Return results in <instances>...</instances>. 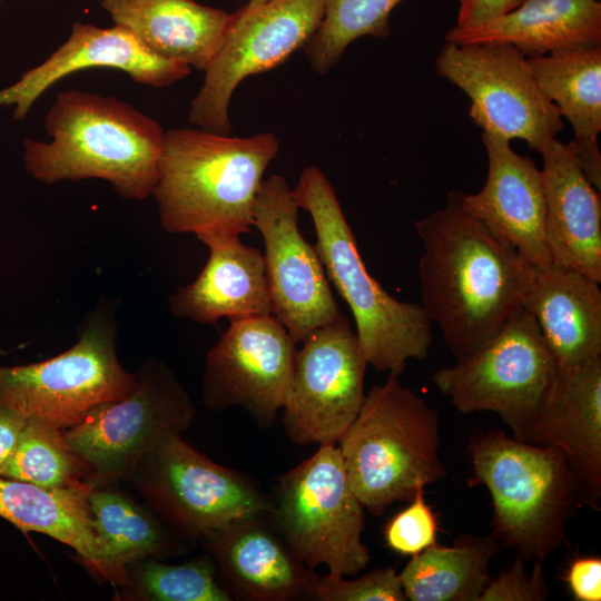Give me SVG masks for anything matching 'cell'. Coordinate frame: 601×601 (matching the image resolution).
<instances>
[{
    "instance_id": "6da1fadb",
    "label": "cell",
    "mask_w": 601,
    "mask_h": 601,
    "mask_svg": "<svg viewBox=\"0 0 601 601\" xmlns=\"http://www.w3.org/2000/svg\"><path fill=\"white\" fill-rule=\"evenodd\" d=\"M422 307L456 361L493 337L519 309L532 266L462 206L460 191L415 221Z\"/></svg>"
},
{
    "instance_id": "7a4b0ae2",
    "label": "cell",
    "mask_w": 601,
    "mask_h": 601,
    "mask_svg": "<svg viewBox=\"0 0 601 601\" xmlns=\"http://www.w3.org/2000/svg\"><path fill=\"white\" fill-rule=\"evenodd\" d=\"M49 142L23 140V162L45 184L99 178L126 199L152 195L165 130L114 96L65 90L45 117Z\"/></svg>"
},
{
    "instance_id": "3957f363",
    "label": "cell",
    "mask_w": 601,
    "mask_h": 601,
    "mask_svg": "<svg viewBox=\"0 0 601 601\" xmlns=\"http://www.w3.org/2000/svg\"><path fill=\"white\" fill-rule=\"evenodd\" d=\"M278 148L272 132L230 137L201 128L165 131L152 191L161 228L197 238L249 233L256 195Z\"/></svg>"
},
{
    "instance_id": "277c9868",
    "label": "cell",
    "mask_w": 601,
    "mask_h": 601,
    "mask_svg": "<svg viewBox=\"0 0 601 601\" xmlns=\"http://www.w3.org/2000/svg\"><path fill=\"white\" fill-rule=\"evenodd\" d=\"M292 195L312 217L315 248L329 283L351 308L367 364L400 376L410 358L425 359L433 323L421 304L394 298L367 272L326 175L318 167H306Z\"/></svg>"
},
{
    "instance_id": "5b68a950",
    "label": "cell",
    "mask_w": 601,
    "mask_h": 601,
    "mask_svg": "<svg viewBox=\"0 0 601 601\" xmlns=\"http://www.w3.org/2000/svg\"><path fill=\"white\" fill-rule=\"evenodd\" d=\"M474 481L487 489L500 546L543 561L564 542V528L583 504L578 480L555 447L526 443L503 431L480 432L467 444Z\"/></svg>"
},
{
    "instance_id": "8992f818",
    "label": "cell",
    "mask_w": 601,
    "mask_h": 601,
    "mask_svg": "<svg viewBox=\"0 0 601 601\" xmlns=\"http://www.w3.org/2000/svg\"><path fill=\"white\" fill-rule=\"evenodd\" d=\"M337 445L356 496L373 515L446 475L437 411L394 374L366 393Z\"/></svg>"
},
{
    "instance_id": "52a82bcc",
    "label": "cell",
    "mask_w": 601,
    "mask_h": 601,
    "mask_svg": "<svg viewBox=\"0 0 601 601\" xmlns=\"http://www.w3.org/2000/svg\"><path fill=\"white\" fill-rule=\"evenodd\" d=\"M268 521L300 562L315 571L354 577L371 560L362 540L364 506L356 496L338 445H323L277 477Z\"/></svg>"
},
{
    "instance_id": "ba28073f",
    "label": "cell",
    "mask_w": 601,
    "mask_h": 601,
    "mask_svg": "<svg viewBox=\"0 0 601 601\" xmlns=\"http://www.w3.org/2000/svg\"><path fill=\"white\" fill-rule=\"evenodd\" d=\"M115 308L100 302L83 319L78 342L47 361L0 366V405L67 430L96 405L126 397L136 385L116 353Z\"/></svg>"
},
{
    "instance_id": "9c48e42d",
    "label": "cell",
    "mask_w": 601,
    "mask_h": 601,
    "mask_svg": "<svg viewBox=\"0 0 601 601\" xmlns=\"http://www.w3.org/2000/svg\"><path fill=\"white\" fill-rule=\"evenodd\" d=\"M126 479L187 543L235 520L267 513L272 505L270 494L253 477L214 462L178 433L147 451Z\"/></svg>"
},
{
    "instance_id": "30bf717a",
    "label": "cell",
    "mask_w": 601,
    "mask_h": 601,
    "mask_svg": "<svg viewBox=\"0 0 601 601\" xmlns=\"http://www.w3.org/2000/svg\"><path fill=\"white\" fill-rule=\"evenodd\" d=\"M558 372L534 318L522 307L470 356L435 371L433 382L460 413L494 412L521 440Z\"/></svg>"
},
{
    "instance_id": "8fae6325",
    "label": "cell",
    "mask_w": 601,
    "mask_h": 601,
    "mask_svg": "<svg viewBox=\"0 0 601 601\" xmlns=\"http://www.w3.org/2000/svg\"><path fill=\"white\" fill-rule=\"evenodd\" d=\"M135 374L136 385L126 397L93 406L62 431L92 466L95 487L126 479L147 451L169 434H183L195 418L187 391L160 359L149 358Z\"/></svg>"
},
{
    "instance_id": "7c38bea8",
    "label": "cell",
    "mask_w": 601,
    "mask_h": 601,
    "mask_svg": "<svg viewBox=\"0 0 601 601\" xmlns=\"http://www.w3.org/2000/svg\"><path fill=\"white\" fill-rule=\"evenodd\" d=\"M325 0H266L230 14L221 41L207 65L188 119L198 128L229 135V102L247 77L270 70L303 49L316 32Z\"/></svg>"
},
{
    "instance_id": "4fadbf2b",
    "label": "cell",
    "mask_w": 601,
    "mask_h": 601,
    "mask_svg": "<svg viewBox=\"0 0 601 601\" xmlns=\"http://www.w3.org/2000/svg\"><path fill=\"white\" fill-rule=\"evenodd\" d=\"M434 66L467 95L470 117L483 131L521 139L538 152L562 131L558 108L539 88L529 59L511 45L446 42Z\"/></svg>"
},
{
    "instance_id": "5bb4252c",
    "label": "cell",
    "mask_w": 601,
    "mask_h": 601,
    "mask_svg": "<svg viewBox=\"0 0 601 601\" xmlns=\"http://www.w3.org/2000/svg\"><path fill=\"white\" fill-rule=\"evenodd\" d=\"M300 343L282 408L285 434L298 445H336L364 402L368 364L343 315L312 331Z\"/></svg>"
},
{
    "instance_id": "9a60e30c",
    "label": "cell",
    "mask_w": 601,
    "mask_h": 601,
    "mask_svg": "<svg viewBox=\"0 0 601 601\" xmlns=\"http://www.w3.org/2000/svg\"><path fill=\"white\" fill-rule=\"evenodd\" d=\"M298 209L287 180H263L253 207V226L263 236L265 274L273 315L296 343L342 314L315 245L298 228Z\"/></svg>"
},
{
    "instance_id": "2e32d148",
    "label": "cell",
    "mask_w": 601,
    "mask_h": 601,
    "mask_svg": "<svg viewBox=\"0 0 601 601\" xmlns=\"http://www.w3.org/2000/svg\"><path fill=\"white\" fill-rule=\"evenodd\" d=\"M229 322L206 356L204 403L217 411L242 407L269 427L289 393L297 343L273 314Z\"/></svg>"
},
{
    "instance_id": "e0dca14e",
    "label": "cell",
    "mask_w": 601,
    "mask_h": 601,
    "mask_svg": "<svg viewBox=\"0 0 601 601\" xmlns=\"http://www.w3.org/2000/svg\"><path fill=\"white\" fill-rule=\"evenodd\" d=\"M90 68L121 70L135 82L156 88L174 85L190 72L187 65L150 52L121 26L99 28L77 21L67 41L49 58L0 89V106H13L14 120H23L36 100L53 83Z\"/></svg>"
},
{
    "instance_id": "ac0fdd59",
    "label": "cell",
    "mask_w": 601,
    "mask_h": 601,
    "mask_svg": "<svg viewBox=\"0 0 601 601\" xmlns=\"http://www.w3.org/2000/svg\"><path fill=\"white\" fill-rule=\"evenodd\" d=\"M199 542L215 563L217 581L233 600H305L318 577L300 562L266 513L235 520Z\"/></svg>"
},
{
    "instance_id": "d6986e66",
    "label": "cell",
    "mask_w": 601,
    "mask_h": 601,
    "mask_svg": "<svg viewBox=\"0 0 601 601\" xmlns=\"http://www.w3.org/2000/svg\"><path fill=\"white\" fill-rule=\"evenodd\" d=\"M487 175L475 194L460 191L463 208L493 235L512 245L531 266L551 263L545 244V199L541 169L513 150L510 140L482 132Z\"/></svg>"
},
{
    "instance_id": "ffe728a7",
    "label": "cell",
    "mask_w": 601,
    "mask_h": 601,
    "mask_svg": "<svg viewBox=\"0 0 601 601\" xmlns=\"http://www.w3.org/2000/svg\"><path fill=\"white\" fill-rule=\"evenodd\" d=\"M520 441L559 450L578 480L583 504L600 510L601 356L559 368L548 400Z\"/></svg>"
},
{
    "instance_id": "44dd1931",
    "label": "cell",
    "mask_w": 601,
    "mask_h": 601,
    "mask_svg": "<svg viewBox=\"0 0 601 601\" xmlns=\"http://www.w3.org/2000/svg\"><path fill=\"white\" fill-rule=\"evenodd\" d=\"M539 154L551 260L601 283L600 191L581 170L569 144L554 138Z\"/></svg>"
},
{
    "instance_id": "7402d4cb",
    "label": "cell",
    "mask_w": 601,
    "mask_h": 601,
    "mask_svg": "<svg viewBox=\"0 0 601 601\" xmlns=\"http://www.w3.org/2000/svg\"><path fill=\"white\" fill-rule=\"evenodd\" d=\"M198 239L209 248L208 260L191 284L170 295L171 314L200 324L273 314L263 253L239 236Z\"/></svg>"
},
{
    "instance_id": "603a6c76",
    "label": "cell",
    "mask_w": 601,
    "mask_h": 601,
    "mask_svg": "<svg viewBox=\"0 0 601 601\" xmlns=\"http://www.w3.org/2000/svg\"><path fill=\"white\" fill-rule=\"evenodd\" d=\"M599 284L552 262L532 266L522 307L534 318L559 368L601 356Z\"/></svg>"
},
{
    "instance_id": "cb8c5ba5",
    "label": "cell",
    "mask_w": 601,
    "mask_h": 601,
    "mask_svg": "<svg viewBox=\"0 0 601 601\" xmlns=\"http://www.w3.org/2000/svg\"><path fill=\"white\" fill-rule=\"evenodd\" d=\"M446 42L506 43L526 58L601 47V3L598 0H523L489 22L445 33Z\"/></svg>"
},
{
    "instance_id": "d4e9b609",
    "label": "cell",
    "mask_w": 601,
    "mask_h": 601,
    "mask_svg": "<svg viewBox=\"0 0 601 601\" xmlns=\"http://www.w3.org/2000/svg\"><path fill=\"white\" fill-rule=\"evenodd\" d=\"M100 6L150 52L203 71L231 14L195 0H101Z\"/></svg>"
},
{
    "instance_id": "484cf974",
    "label": "cell",
    "mask_w": 601,
    "mask_h": 601,
    "mask_svg": "<svg viewBox=\"0 0 601 601\" xmlns=\"http://www.w3.org/2000/svg\"><path fill=\"white\" fill-rule=\"evenodd\" d=\"M543 95L572 126L569 142L587 178L600 191L601 47L561 50L528 58Z\"/></svg>"
},
{
    "instance_id": "4316f807",
    "label": "cell",
    "mask_w": 601,
    "mask_h": 601,
    "mask_svg": "<svg viewBox=\"0 0 601 601\" xmlns=\"http://www.w3.org/2000/svg\"><path fill=\"white\" fill-rule=\"evenodd\" d=\"M89 492L43 489L0 476V516L23 532H39L69 545L95 578L110 582L107 552L95 526Z\"/></svg>"
},
{
    "instance_id": "83f0119b",
    "label": "cell",
    "mask_w": 601,
    "mask_h": 601,
    "mask_svg": "<svg viewBox=\"0 0 601 601\" xmlns=\"http://www.w3.org/2000/svg\"><path fill=\"white\" fill-rule=\"evenodd\" d=\"M98 535L105 544L110 583L119 587L126 568L139 560H165L188 551L176 535L144 503L114 487H95L88 494Z\"/></svg>"
},
{
    "instance_id": "f1b7e54d",
    "label": "cell",
    "mask_w": 601,
    "mask_h": 601,
    "mask_svg": "<svg viewBox=\"0 0 601 601\" xmlns=\"http://www.w3.org/2000/svg\"><path fill=\"white\" fill-rule=\"evenodd\" d=\"M499 549L492 533L459 534L450 546L431 545L398 573L406 600L480 601Z\"/></svg>"
},
{
    "instance_id": "f546056e",
    "label": "cell",
    "mask_w": 601,
    "mask_h": 601,
    "mask_svg": "<svg viewBox=\"0 0 601 601\" xmlns=\"http://www.w3.org/2000/svg\"><path fill=\"white\" fill-rule=\"evenodd\" d=\"M0 476L50 490L95 489L92 466L75 452L62 430L28 417L16 452Z\"/></svg>"
},
{
    "instance_id": "4dcf8cb0",
    "label": "cell",
    "mask_w": 601,
    "mask_h": 601,
    "mask_svg": "<svg viewBox=\"0 0 601 601\" xmlns=\"http://www.w3.org/2000/svg\"><path fill=\"white\" fill-rule=\"evenodd\" d=\"M147 558L126 568L119 585L120 600L138 601H231L216 578V566L208 555L180 564Z\"/></svg>"
},
{
    "instance_id": "1f68e13d",
    "label": "cell",
    "mask_w": 601,
    "mask_h": 601,
    "mask_svg": "<svg viewBox=\"0 0 601 601\" xmlns=\"http://www.w3.org/2000/svg\"><path fill=\"white\" fill-rule=\"evenodd\" d=\"M402 0H325L323 19L303 48L312 68L329 71L356 39L391 35L390 16Z\"/></svg>"
},
{
    "instance_id": "d6a6232c",
    "label": "cell",
    "mask_w": 601,
    "mask_h": 601,
    "mask_svg": "<svg viewBox=\"0 0 601 601\" xmlns=\"http://www.w3.org/2000/svg\"><path fill=\"white\" fill-rule=\"evenodd\" d=\"M307 599L317 601H404L398 573L394 568L374 569L357 579L329 573L317 577Z\"/></svg>"
},
{
    "instance_id": "836d02e7",
    "label": "cell",
    "mask_w": 601,
    "mask_h": 601,
    "mask_svg": "<svg viewBox=\"0 0 601 601\" xmlns=\"http://www.w3.org/2000/svg\"><path fill=\"white\" fill-rule=\"evenodd\" d=\"M410 504L384 528L385 544L402 555H415L436 543L437 518L418 490Z\"/></svg>"
},
{
    "instance_id": "e575fe53",
    "label": "cell",
    "mask_w": 601,
    "mask_h": 601,
    "mask_svg": "<svg viewBox=\"0 0 601 601\" xmlns=\"http://www.w3.org/2000/svg\"><path fill=\"white\" fill-rule=\"evenodd\" d=\"M525 561L519 556L500 575L490 580L480 601H544L549 598L541 561H534L531 573L524 570Z\"/></svg>"
},
{
    "instance_id": "d590c367",
    "label": "cell",
    "mask_w": 601,
    "mask_h": 601,
    "mask_svg": "<svg viewBox=\"0 0 601 601\" xmlns=\"http://www.w3.org/2000/svg\"><path fill=\"white\" fill-rule=\"evenodd\" d=\"M564 580L577 601L601 600V559L581 556L572 560Z\"/></svg>"
},
{
    "instance_id": "8d00e7d4",
    "label": "cell",
    "mask_w": 601,
    "mask_h": 601,
    "mask_svg": "<svg viewBox=\"0 0 601 601\" xmlns=\"http://www.w3.org/2000/svg\"><path fill=\"white\" fill-rule=\"evenodd\" d=\"M454 27L466 28L489 22L515 9L523 0H457Z\"/></svg>"
},
{
    "instance_id": "74e56055",
    "label": "cell",
    "mask_w": 601,
    "mask_h": 601,
    "mask_svg": "<svg viewBox=\"0 0 601 601\" xmlns=\"http://www.w3.org/2000/svg\"><path fill=\"white\" fill-rule=\"evenodd\" d=\"M27 418L23 414L0 405V475L16 452Z\"/></svg>"
},
{
    "instance_id": "f35d334b",
    "label": "cell",
    "mask_w": 601,
    "mask_h": 601,
    "mask_svg": "<svg viewBox=\"0 0 601 601\" xmlns=\"http://www.w3.org/2000/svg\"><path fill=\"white\" fill-rule=\"evenodd\" d=\"M265 1L266 0H248L245 6L253 8L264 3Z\"/></svg>"
},
{
    "instance_id": "ab89813d",
    "label": "cell",
    "mask_w": 601,
    "mask_h": 601,
    "mask_svg": "<svg viewBox=\"0 0 601 601\" xmlns=\"http://www.w3.org/2000/svg\"><path fill=\"white\" fill-rule=\"evenodd\" d=\"M6 354H7V352L2 348V346H1V344H0V356H1V355H6Z\"/></svg>"
},
{
    "instance_id": "60d3db41",
    "label": "cell",
    "mask_w": 601,
    "mask_h": 601,
    "mask_svg": "<svg viewBox=\"0 0 601 601\" xmlns=\"http://www.w3.org/2000/svg\"><path fill=\"white\" fill-rule=\"evenodd\" d=\"M3 1H6V0H0V3L3 2Z\"/></svg>"
}]
</instances>
